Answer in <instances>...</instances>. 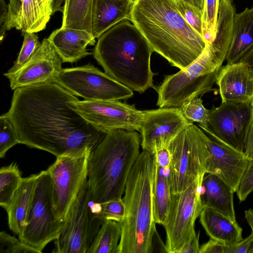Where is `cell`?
Returning a JSON list of instances; mask_svg holds the SVG:
<instances>
[{"label": "cell", "instance_id": "6da1fadb", "mask_svg": "<svg viewBox=\"0 0 253 253\" xmlns=\"http://www.w3.org/2000/svg\"><path fill=\"white\" fill-rule=\"evenodd\" d=\"M79 100L54 82L14 90L4 114L18 135L19 143L57 157L92 149L106 133L98 130L69 106Z\"/></svg>", "mask_w": 253, "mask_h": 253}, {"label": "cell", "instance_id": "7a4b0ae2", "mask_svg": "<svg viewBox=\"0 0 253 253\" xmlns=\"http://www.w3.org/2000/svg\"><path fill=\"white\" fill-rule=\"evenodd\" d=\"M130 20L154 51L180 70L198 58L207 45L182 16L174 0H134Z\"/></svg>", "mask_w": 253, "mask_h": 253}, {"label": "cell", "instance_id": "3957f363", "mask_svg": "<svg viewBox=\"0 0 253 253\" xmlns=\"http://www.w3.org/2000/svg\"><path fill=\"white\" fill-rule=\"evenodd\" d=\"M154 52L138 28L128 19L115 25L98 38L93 56L105 73L133 91L153 87L150 59Z\"/></svg>", "mask_w": 253, "mask_h": 253}, {"label": "cell", "instance_id": "277c9868", "mask_svg": "<svg viewBox=\"0 0 253 253\" xmlns=\"http://www.w3.org/2000/svg\"><path fill=\"white\" fill-rule=\"evenodd\" d=\"M141 141L135 130L117 129L106 133L91 150L87 176L90 203L122 198Z\"/></svg>", "mask_w": 253, "mask_h": 253}, {"label": "cell", "instance_id": "5b68a950", "mask_svg": "<svg viewBox=\"0 0 253 253\" xmlns=\"http://www.w3.org/2000/svg\"><path fill=\"white\" fill-rule=\"evenodd\" d=\"M155 153L143 150L128 177L123 198L125 215L120 222L119 253H151L157 232L154 219L153 185Z\"/></svg>", "mask_w": 253, "mask_h": 253}, {"label": "cell", "instance_id": "8992f818", "mask_svg": "<svg viewBox=\"0 0 253 253\" xmlns=\"http://www.w3.org/2000/svg\"><path fill=\"white\" fill-rule=\"evenodd\" d=\"M227 55L207 43L202 54L187 68L166 77L155 88L160 108H181L193 98L214 91L213 85Z\"/></svg>", "mask_w": 253, "mask_h": 253}, {"label": "cell", "instance_id": "52a82bcc", "mask_svg": "<svg viewBox=\"0 0 253 253\" xmlns=\"http://www.w3.org/2000/svg\"><path fill=\"white\" fill-rule=\"evenodd\" d=\"M204 134L202 129L189 122L168 146L171 193L182 192L207 173L210 153Z\"/></svg>", "mask_w": 253, "mask_h": 253}, {"label": "cell", "instance_id": "ba28073f", "mask_svg": "<svg viewBox=\"0 0 253 253\" xmlns=\"http://www.w3.org/2000/svg\"><path fill=\"white\" fill-rule=\"evenodd\" d=\"M65 223L55 215L50 177L47 170H42L38 173L26 225L18 238L41 253L58 237Z\"/></svg>", "mask_w": 253, "mask_h": 253}, {"label": "cell", "instance_id": "9c48e42d", "mask_svg": "<svg viewBox=\"0 0 253 253\" xmlns=\"http://www.w3.org/2000/svg\"><path fill=\"white\" fill-rule=\"evenodd\" d=\"M87 179L69 211L63 228L54 241L56 253H88L105 220L94 216L90 205Z\"/></svg>", "mask_w": 253, "mask_h": 253}, {"label": "cell", "instance_id": "30bf717a", "mask_svg": "<svg viewBox=\"0 0 253 253\" xmlns=\"http://www.w3.org/2000/svg\"><path fill=\"white\" fill-rule=\"evenodd\" d=\"M204 177L182 192L171 193L168 213L162 225L166 233V253H179L196 232L195 223L204 208L201 198Z\"/></svg>", "mask_w": 253, "mask_h": 253}, {"label": "cell", "instance_id": "8fae6325", "mask_svg": "<svg viewBox=\"0 0 253 253\" xmlns=\"http://www.w3.org/2000/svg\"><path fill=\"white\" fill-rule=\"evenodd\" d=\"M92 149L57 157L46 170L50 177L53 207L56 218L65 221L70 209L87 179L88 160Z\"/></svg>", "mask_w": 253, "mask_h": 253}, {"label": "cell", "instance_id": "7c38bea8", "mask_svg": "<svg viewBox=\"0 0 253 253\" xmlns=\"http://www.w3.org/2000/svg\"><path fill=\"white\" fill-rule=\"evenodd\" d=\"M52 82L87 100H119L133 95L132 90L92 64L62 69Z\"/></svg>", "mask_w": 253, "mask_h": 253}, {"label": "cell", "instance_id": "4fadbf2b", "mask_svg": "<svg viewBox=\"0 0 253 253\" xmlns=\"http://www.w3.org/2000/svg\"><path fill=\"white\" fill-rule=\"evenodd\" d=\"M69 106L94 127L106 133L117 129L140 132L143 111L119 100H76Z\"/></svg>", "mask_w": 253, "mask_h": 253}, {"label": "cell", "instance_id": "5bb4252c", "mask_svg": "<svg viewBox=\"0 0 253 253\" xmlns=\"http://www.w3.org/2000/svg\"><path fill=\"white\" fill-rule=\"evenodd\" d=\"M253 119V100L243 103L222 102L210 110V130L205 132L244 152L247 135Z\"/></svg>", "mask_w": 253, "mask_h": 253}, {"label": "cell", "instance_id": "9a60e30c", "mask_svg": "<svg viewBox=\"0 0 253 253\" xmlns=\"http://www.w3.org/2000/svg\"><path fill=\"white\" fill-rule=\"evenodd\" d=\"M189 123L180 108H160L144 111L140 130L143 150L155 153L168 147Z\"/></svg>", "mask_w": 253, "mask_h": 253}, {"label": "cell", "instance_id": "2e32d148", "mask_svg": "<svg viewBox=\"0 0 253 253\" xmlns=\"http://www.w3.org/2000/svg\"><path fill=\"white\" fill-rule=\"evenodd\" d=\"M63 61L47 38L43 39L36 53L20 68L3 75L12 90L52 82L62 69Z\"/></svg>", "mask_w": 253, "mask_h": 253}, {"label": "cell", "instance_id": "e0dca14e", "mask_svg": "<svg viewBox=\"0 0 253 253\" xmlns=\"http://www.w3.org/2000/svg\"><path fill=\"white\" fill-rule=\"evenodd\" d=\"M204 138L210 153L207 173L216 175L233 193L236 192L250 159L244 152L209 136L205 132Z\"/></svg>", "mask_w": 253, "mask_h": 253}, {"label": "cell", "instance_id": "ac0fdd59", "mask_svg": "<svg viewBox=\"0 0 253 253\" xmlns=\"http://www.w3.org/2000/svg\"><path fill=\"white\" fill-rule=\"evenodd\" d=\"M215 83L222 102L243 103L253 100V70L244 62L222 66Z\"/></svg>", "mask_w": 253, "mask_h": 253}, {"label": "cell", "instance_id": "d6986e66", "mask_svg": "<svg viewBox=\"0 0 253 253\" xmlns=\"http://www.w3.org/2000/svg\"><path fill=\"white\" fill-rule=\"evenodd\" d=\"M63 62L73 63L92 54L88 45L96 42L93 35L79 29L61 27L53 31L47 38Z\"/></svg>", "mask_w": 253, "mask_h": 253}, {"label": "cell", "instance_id": "ffe728a7", "mask_svg": "<svg viewBox=\"0 0 253 253\" xmlns=\"http://www.w3.org/2000/svg\"><path fill=\"white\" fill-rule=\"evenodd\" d=\"M134 0H94L92 33L95 39L119 22L130 20Z\"/></svg>", "mask_w": 253, "mask_h": 253}, {"label": "cell", "instance_id": "44dd1931", "mask_svg": "<svg viewBox=\"0 0 253 253\" xmlns=\"http://www.w3.org/2000/svg\"><path fill=\"white\" fill-rule=\"evenodd\" d=\"M233 192L217 176L206 173L203 179L201 198L203 207L211 208L236 221Z\"/></svg>", "mask_w": 253, "mask_h": 253}, {"label": "cell", "instance_id": "7402d4cb", "mask_svg": "<svg viewBox=\"0 0 253 253\" xmlns=\"http://www.w3.org/2000/svg\"><path fill=\"white\" fill-rule=\"evenodd\" d=\"M200 222L210 238L226 246L235 244L243 239L242 228L236 221H233L215 210L203 208L199 216Z\"/></svg>", "mask_w": 253, "mask_h": 253}, {"label": "cell", "instance_id": "603a6c76", "mask_svg": "<svg viewBox=\"0 0 253 253\" xmlns=\"http://www.w3.org/2000/svg\"><path fill=\"white\" fill-rule=\"evenodd\" d=\"M38 174L23 178L22 182L14 193L8 209V223L9 229L18 237L25 225L33 201Z\"/></svg>", "mask_w": 253, "mask_h": 253}, {"label": "cell", "instance_id": "cb8c5ba5", "mask_svg": "<svg viewBox=\"0 0 253 253\" xmlns=\"http://www.w3.org/2000/svg\"><path fill=\"white\" fill-rule=\"evenodd\" d=\"M232 42L226 58L227 64L239 62L253 47V6L235 13Z\"/></svg>", "mask_w": 253, "mask_h": 253}, {"label": "cell", "instance_id": "d4e9b609", "mask_svg": "<svg viewBox=\"0 0 253 253\" xmlns=\"http://www.w3.org/2000/svg\"><path fill=\"white\" fill-rule=\"evenodd\" d=\"M235 12L233 0H220L215 37L208 42L215 51L226 55L233 39Z\"/></svg>", "mask_w": 253, "mask_h": 253}, {"label": "cell", "instance_id": "484cf974", "mask_svg": "<svg viewBox=\"0 0 253 253\" xmlns=\"http://www.w3.org/2000/svg\"><path fill=\"white\" fill-rule=\"evenodd\" d=\"M171 195L169 169H165L157 164L153 185V214L156 223L163 225L165 222Z\"/></svg>", "mask_w": 253, "mask_h": 253}, {"label": "cell", "instance_id": "4316f807", "mask_svg": "<svg viewBox=\"0 0 253 253\" xmlns=\"http://www.w3.org/2000/svg\"><path fill=\"white\" fill-rule=\"evenodd\" d=\"M94 0H65L62 9L61 27L92 33V11Z\"/></svg>", "mask_w": 253, "mask_h": 253}, {"label": "cell", "instance_id": "83f0119b", "mask_svg": "<svg viewBox=\"0 0 253 253\" xmlns=\"http://www.w3.org/2000/svg\"><path fill=\"white\" fill-rule=\"evenodd\" d=\"M122 235L121 224L106 220L101 225L88 253H119Z\"/></svg>", "mask_w": 253, "mask_h": 253}, {"label": "cell", "instance_id": "f1b7e54d", "mask_svg": "<svg viewBox=\"0 0 253 253\" xmlns=\"http://www.w3.org/2000/svg\"><path fill=\"white\" fill-rule=\"evenodd\" d=\"M23 178L15 163H12L0 169V206L5 211L21 184Z\"/></svg>", "mask_w": 253, "mask_h": 253}, {"label": "cell", "instance_id": "f546056e", "mask_svg": "<svg viewBox=\"0 0 253 253\" xmlns=\"http://www.w3.org/2000/svg\"><path fill=\"white\" fill-rule=\"evenodd\" d=\"M183 116L191 123L197 122L204 131L210 130L209 125L210 110L203 104L200 97H195L180 108Z\"/></svg>", "mask_w": 253, "mask_h": 253}, {"label": "cell", "instance_id": "4dcf8cb0", "mask_svg": "<svg viewBox=\"0 0 253 253\" xmlns=\"http://www.w3.org/2000/svg\"><path fill=\"white\" fill-rule=\"evenodd\" d=\"M91 209L95 217L121 222L125 215V206L122 198L102 203H92Z\"/></svg>", "mask_w": 253, "mask_h": 253}, {"label": "cell", "instance_id": "1f68e13d", "mask_svg": "<svg viewBox=\"0 0 253 253\" xmlns=\"http://www.w3.org/2000/svg\"><path fill=\"white\" fill-rule=\"evenodd\" d=\"M220 0H205L203 13L204 37L207 42L215 38Z\"/></svg>", "mask_w": 253, "mask_h": 253}, {"label": "cell", "instance_id": "d6a6232c", "mask_svg": "<svg viewBox=\"0 0 253 253\" xmlns=\"http://www.w3.org/2000/svg\"><path fill=\"white\" fill-rule=\"evenodd\" d=\"M24 40L18 56L13 66L8 71L13 72L17 70L26 64L39 48L40 42L38 36L35 33L23 32Z\"/></svg>", "mask_w": 253, "mask_h": 253}, {"label": "cell", "instance_id": "836d02e7", "mask_svg": "<svg viewBox=\"0 0 253 253\" xmlns=\"http://www.w3.org/2000/svg\"><path fill=\"white\" fill-rule=\"evenodd\" d=\"M19 141L13 125L3 114L0 117V158L4 157L6 152Z\"/></svg>", "mask_w": 253, "mask_h": 253}, {"label": "cell", "instance_id": "e575fe53", "mask_svg": "<svg viewBox=\"0 0 253 253\" xmlns=\"http://www.w3.org/2000/svg\"><path fill=\"white\" fill-rule=\"evenodd\" d=\"M174 1L187 22L204 38L202 20L203 10L195 7L181 0H174Z\"/></svg>", "mask_w": 253, "mask_h": 253}, {"label": "cell", "instance_id": "d590c367", "mask_svg": "<svg viewBox=\"0 0 253 253\" xmlns=\"http://www.w3.org/2000/svg\"><path fill=\"white\" fill-rule=\"evenodd\" d=\"M65 0H33L35 8L42 30H43L50 16L55 12L61 10V5Z\"/></svg>", "mask_w": 253, "mask_h": 253}, {"label": "cell", "instance_id": "8d00e7d4", "mask_svg": "<svg viewBox=\"0 0 253 253\" xmlns=\"http://www.w3.org/2000/svg\"><path fill=\"white\" fill-rule=\"evenodd\" d=\"M0 253H38L33 248L22 242L20 239L3 231L0 233Z\"/></svg>", "mask_w": 253, "mask_h": 253}, {"label": "cell", "instance_id": "74e56055", "mask_svg": "<svg viewBox=\"0 0 253 253\" xmlns=\"http://www.w3.org/2000/svg\"><path fill=\"white\" fill-rule=\"evenodd\" d=\"M253 191V158L250 159L247 168L236 190L240 202L246 200Z\"/></svg>", "mask_w": 253, "mask_h": 253}, {"label": "cell", "instance_id": "f35d334b", "mask_svg": "<svg viewBox=\"0 0 253 253\" xmlns=\"http://www.w3.org/2000/svg\"><path fill=\"white\" fill-rule=\"evenodd\" d=\"M22 0H9L6 23V29L13 28L17 29L20 17Z\"/></svg>", "mask_w": 253, "mask_h": 253}, {"label": "cell", "instance_id": "ab89813d", "mask_svg": "<svg viewBox=\"0 0 253 253\" xmlns=\"http://www.w3.org/2000/svg\"><path fill=\"white\" fill-rule=\"evenodd\" d=\"M253 243V232L245 239L230 246H226L225 253H249Z\"/></svg>", "mask_w": 253, "mask_h": 253}, {"label": "cell", "instance_id": "60d3db41", "mask_svg": "<svg viewBox=\"0 0 253 253\" xmlns=\"http://www.w3.org/2000/svg\"><path fill=\"white\" fill-rule=\"evenodd\" d=\"M225 248L226 245L211 238L200 247L199 253H225Z\"/></svg>", "mask_w": 253, "mask_h": 253}, {"label": "cell", "instance_id": "b9f144b4", "mask_svg": "<svg viewBox=\"0 0 253 253\" xmlns=\"http://www.w3.org/2000/svg\"><path fill=\"white\" fill-rule=\"evenodd\" d=\"M156 162L157 165L165 169H169L171 156L168 147L161 148L155 152Z\"/></svg>", "mask_w": 253, "mask_h": 253}, {"label": "cell", "instance_id": "7bdbcfd3", "mask_svg": "<svg viewBox=\"0 0 253 253\" xmlns=\"http://www.w3.org/2000/svg\"><path fill=\"white\" fill-rule=\"evenodd\" d=\"M199 235V233L196 232L179 253H199L200 250Z\"/></svg>", "mask_w": 253, "mask_h": 253}, {"label": "cell", "instance_id": "ee69618b", "mask_svg": "<svg viewBox=\"0 0 253 253\" xmlns=\"http://www.w3.org/2000/svg\"><path fill=\"white\" fill-rule=\"evenodd\" d=\"M0 37L2 41L5 35L6 29V23L8 13V5L4 0H0Z\"/></svg>", "mask_w": 253, "mask_h": 253}, {"label": "cell", "instance_id": "f6af8a7d", "mask_svg": "<svg viewBox=\"0 0 253 253\" xmlns=\"http://www.w3.org/2000/svg\"><path fill=\"white\" fill-rule=\"evenodd\" d=\"M244 152L249 159L253 158V119L247 135Z\"/></svg>", "mask_w": 253, "mask_h": 253}, {"label": "cell", "instance_id": "bcb514c9", "mask_svg": "<svg viewBox=\"0 0 253 253\" xmlns=\"http://www.w3.org/2000/svg\"><path fill=\"white\" fill-rule=\"evenodd\" d=\"M239 61L246 63L253 70V47L246 53Z\"/></svg>", "mask_w": 253, "mask_h": 253}, {"label": "cell", "instance_id": "7dc6e473", "mask_svg": "<svg viewBox=\"0 0 253 253\" xmlns=\"http://www.w3.org/2000/svg\"><path fill=\"white\" fill-rule=\"evenodd\" d=\"M189 4L203 10L205 0H181Z\"/></svg>", "mask_w": 253, "mask_h": 253}, {"label": "cell", "instance_id": "c3c4849f", "mask_svg": "<svg viewBox=\"0 0 253 253\" xmlns=\"http://www.w3.org/2000/svg\"><path fill=\"white\" fill-rule=\"evenodd\" d=\"M245 218L252 229V232H253V210L249 209L245 211Z\"/></svg>", "mask_w": 253, "mask_h": 253}, {"label": "cell", "instance_id": "681fc988", "mask_svg": "<svg viewBox=\"0 0 253 253\" xmlns=\"http://www.w3.org/2000/svg\"><path fill=\"white\" fill-rule=\"evenodd\" d=\"M249 253H253V245L252 246L250 251H249Z\"/></svg>", "mask_w": 253, "mask_h": 253}]
</instances>
